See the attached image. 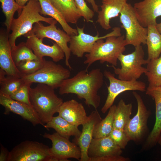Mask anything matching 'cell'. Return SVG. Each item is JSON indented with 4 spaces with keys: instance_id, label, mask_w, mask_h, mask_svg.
Returning <instances> with one entry per match:
<instances>
[{
    "instance_id": "cell-1",
    "label": "cell",
    "mask_w": 161,
    "mask_h": 161,
    "mask_svg": "<svg viewBox=\"0 0 161 161\" xmlns=\"http://www.w3.org/2000/svg\"><path fill=\"white\" fill-rule=\"evenodd\" d=\"M104 76L100 68L93 69L89 72L86 69L80 70L72 77L63 81L59 93L61 95L75 94L79 98L84 99L87 105L97 110L100 102L98 92L103 85Z\"/></svg>"
},
{
    "instance_id": "cell-2",
    "label": "cell",
    "mask_w": 161,
    "mask_h": 161,
    "mask_svg": "<svg viewBox=\"0 0 161 161\" xmlns=\"http://www.w3.org/2000/svg\"><path fill=\"white\" fill-rule=\"evenodd\" d=\"M54 89L46 84L40 83L30 89V104L44 124L50 121L54 114L58 113L63 103V99L55 94Z\"/></svg>"
},
{
    "instance_id": "cell-3",
    "label": "cell",
    "mask_w": 161,
    "mask_h": 161,
    "mask_svg": "<svg viewBox=\"0 0 161 161\" xmlns=\"http://www.w3.org/2000/svg\"><path fill=\"white\" fill-rule=\"evenodd\" d=\"M124 35L117 36L111 35L97 40L95 43L89 53L85 55L86 60L84 64L87 65L86 69L95 62L99 61L101 64L106 62L112 66H116L120 55L123 53L126 46Z\"/></svg>"
},
{
    "instance_id": "cell-4",
    "label": "cell",
    "mask_w": 161,
    "mask_h": 161,
    "mask_svg": "<svg viewBox=\"0 0 161 161\" xmlns=\"http://www.w3.org/2000/svg\"><path fill=\"white\" fill-rule=\"evenodd\" d=\"M41 7L38 1L31 0L23 7L18 18H14L12 22L9 34V40L11 49L16 46L17 38L30 31L35 23L45 22L49 24L55 20L52 18L44 17L40 13Z\"/></svg>"
},
{
    "instance_id": "cell-5",
    "label": "cell",
    "mask_w": 161,
    "mask_h": 161,
    "mask_svg": "<svg viewBox=\"0 0 161 161\" xmlns=\"http://www.w3.org/2000/svg\"><path fill=\"white\" fill-rule=\"evenodd\" d=\"M134 50L126 55L121 54L118 58L120 68L107 65L113 68L118 78L125 80H137L146 72V68L143 65L147 64L148 61L144 59V52L141 45L135 47Z\"/></svg>"
},
{
    "instance_id": "cell-6",
    "label": "cell",
    "mask_w": 161,
    "mask_h": 161,
    "mask_svg": "<svg viewBox=\"0 0 161 161\" xmlns=\"http://www.w3.org/2000/svg\"><path fill=\"white\" fill-rule=\"evenodd\" d=\"M55 62L45 60L43 66L36 72L22 76L24 82L46 84L54 89L59 88L65 80L69 78L70 70Z\"/></svg>"
},
{
    "instance_id": "cell-7",
    "label": "cell",
    "mask_w": 161,
    "mask_h": 161,
    "mask_svg": "<svg viewBox=\"0 0 161 161\" xmlns=\"http://www.w3.org/2000/svg\"><path fill=\"white\" fill-rule=\"evenodd\" d=\"M120 14L121 27L126 32L125 39L126 45H131L135 47L142 44H146L147 28L143 27L139 22L133 6L127 2Z\"/></svg>"
},
{
    "instance_id": "cell-8",
    "label": "cell",
    "mask_w": 161,
    "mask_h": 161,
    "mask_svg": "<svg viewBox=\"0 0 161 161\" xmlns=\"http://www.w3.org/2000/svg\"><path fill=\"white\" fill-rule=\"evenodd\" d=\"M122 149L109 136L93 138L89 147L88 155L90 161H128L121 155Z\"/></svg>"
},
{
    "instance_id": "cell-9",
    "label": "cell",
    "mask_w": 161,
    "mask_h": 161,
    "mask_svg": "<svg viewBox=\"0 0 161 161\" xmlns=\"http://www.w3.org/2000/svg\"><path fill=\"white\" fill-rule=\"evenodd\" d=\"M51 156L50 148L35 141L25 140L10 151L7 161H47Z\"/></svg>"
},
{
    "instance_id": "cell-10",
    "label": "cell",
    "mask_w": 161,
    "mask_h": 161,
    "mask_svg": "<svg viewBox=\"0 0 161 161\" xmlns=\"http://www.w3.org/2000/svg\"><path fill=\"white\" fill-rule=\"evenodd\" d=\"M44 137L50 140L52 143L50 148V161H68L72 158L80 160L81 152L79 147L69 139L59 135L57 132L52 134L45 133Z\"/></svg>"
},
{
    "instance_id": "cell-11",
    "label": "cell",
    "mask_w": 161,
    "mask_h": 161,
    "mask_svg": "<svg viewBox=\"0 0 161 161\" xmlns=\"http://www.w3.org/2000/svg\"><path fill=\"white\" fill-rule=\"evenodd\" d=\"M104 76L109 81L107 87L108 95L105 103L101 109L103 113H105L113 105L116 97L120 93L127 91H146V85L144 82L137 80L126 81L117 79L110 72L105 70Z\"/></svg>"
},
{
    "instance_id": "cell-12",
    "label": "cell",
    "mask_w": 161,
    "mask_h": 161,
    "mask_svg": "<svg viewBox=\"0 0 161 161\" xmlns=\"http://www.w3.org/2000/svg\"><path fill=\"white\" fill-rule=\"evenodd\" d=\"M58 21L55 20L48 26H45L41 22L36 23L30 31L39 38H48L56 43L64 51L65 57V64L70 69L72 67L69 63L71 52L68 43L71 39V36L64 30L57 28L55 24Z\"/></svg>"
},
{
    "instance_id": "cell-13",
    "label": "cell",
    "mask_w": 161,
    "mask_h": 161,
    "mask_svg": "<svg viewBox=\"0 0 161 161\" xmlns=\"http://www.w3.org/2000/svg\"><path fill=\"white\" fill-rule=\"evenodd\" d=\"M137 103V111L135 115L130 118L124 131L129 140L137 142L143 137L147 129V123L150 115L140 95L135 92H132Z\"/></svg>"
},
{
    "instance_id": "cell-14",
    "label": "cell",
    "mask_w": 161,
    "mask_h": 161,
    "mask_svg": "<svg viewBox=\"0 0 161 161\" xmlns=\"http://www.w3.org/2000/svg\"><path fill=\"white\" fill-rule=\"evenodd\" d=\"M84 27L80 28L77 27L78 34L72 35L69 42V48L73 55L79 58L83 57L86 53H89L91 51L95 43L97 40L105 39L111 35L117 36L122 35L120 27H115L110 32L102 36H99L97 32L95 36L85 33Z\"/></svg>"
},
{
    "instance_id": "cell-15",
    "label": "cell",
    "mask_w": 161,
    "mask_h": 161,
    "mask_svg": "<svg viewBox=\"0 0 161 161\" xmlns=\"http://www.w3.org/2000/svg\"><path fill=\"white\" fill-rule=\"evenodd\" d=\"M0 104L5 108V114L13 112L30 122L34 126L39 124L43 126H44L31 105L14 100L9 96L1 92Z\"/></svg>"
},
{
    "instance_id": "cell-16",
    "label": "cell",
    "mask_w": 161,
    "mask_h": 161,
    "mask_svg": "<svg viewBox=\"0 0 161 161\" xmlns=\"http://www.w3.org/2000/svg\"><path fill=\"white\" fill-rule=\"evenodd\" d=\"M24 36L27 38L26 42L28 45L40 60L47 56L57 62L63 60L65 56L62 48L55 42L53 43L52 46L46 45L43 43V39L38 38L30 31Z\"/></svg>"
},
{
    "instance_id": "cell-17",
    "label": "cell",
    "mask_w": 161,
    "mask_h": 161,
    "mask_svg": "<svg viewBox=\"0 0 161 161\" xmlns=\"http://www.w3.org/2000/svg\"><path fill=\"white\" fill-rule=\"evenodd\" d=\"M133 7L138 21L145 27L156 25L157 18L161 16V0H143L135 3Z\"/></svg>"
},
{
    "instance_id": "cell-18",
    "label": "cell",
    "mask_w": 161,
    "mask_h": 161,
    "mask_svg": "<svg viewBox=\"0 0 161 161\" xmlns=\"http://www.w3.org/2000/svg\"><path fill=\"white\" fill-rule=\"evenodd\" d=\"M88 116L87 121L82 125V131L80 135L78 138H75L74 141V143L80 149V161H90V158L88 155V149L93 138L95 126L102 120L97 110L92 111Z\"/></svg>"
},
{
    "instance_id": "cell-19",
    "label": "cell",
    "mask_w": 161,
    "mask_h": 161,
    "mask_svg": "<svg viewBox=\"0 0 161 161\" xmlns=\"http://www.w3.org/2000/svg\"><path fill=\"white\" fill-rule=\"evenodd\" d=\"M7 30L1 29L0 31V67L7 75L21 78L22 75L13 60L11 47L9 40Z\"/></svg>"
},
{
    "instance_id": "cell-20",
    "label": "cell",
    "mask_w": 161,
    "mask_h": 161,
    "mask_svg": "<svg viewBox=\"0 0 161 161\" xmlns=\"http://www.w3.org/2000/svg\"><path fill=\"white\" fill-rule=\"evenodd\" d=\"M58 113L69 122L78 127L86 122L89 118L82 104L73 99L63 102Z\"/></svg>"
},
{
    "instance_id": "cell-21",
    "label": "cell",
    "mask_w": 161,
    "mask_h": 161,
    "mask_svg": "<svg viewBox=\"0 0 161 161\" xmlns=\"http://www.w3.org/2000/svg\"><path fill=\"white\" fill-rule=\"evenodd\" d=\"M146 93L154 100L155 104V123L146 143L147 146L151 147L158 142L161 136V86H148L146 89Z\"/></svg>"
},
{
    "instance_id": "cell-22",
    "label": "cell",
    "mask_w": 161,
    "mask_h": 161,
    "mask_svg": "<svg viewBox=\"0 0 161 161\" xmlns=\"http://www.w3.org/2000/svg\"><path fill=\"white\" fill-rule=\"evenodd\" d=\"M127 0H102L101 10L98 13L97 22L104 29L111 28L110 21L119 16Z\"/></svg>"
},
{
    "instance_id": "cell-23",
    "label": "cell",
    "mask_w": 161,
    "mask_h": 161,
    "mask_svg": "<svg viewBox=\"0 0 161 161\" xmlns=\"http://www.w3.org/2000/svg\"><path fill=\"white\" fill-rule=\"evenodd\" d=\"M44 127L48 130L49 128L53 129L59 135L68 139L72 136L75 138L78 137L81 132L78 127L70 123L59 115L53 117Z\"/></svg>"
},
{
    "instance_id": "cell-24",
    "label": "cell",
    "mask_w": 161,
    "mask_h": 161,
    "mask_svg": "<svg viewBox=\"0 0 161 161\" xmlns=\"http://www.w3.org/2000/svg\"><path fill=\"white\" fill-rule=\"evenodd\" d=\"M41 10L40 14L48 15L56 20L61 25L63 30L70 35L78 34L77 29L71 27L66 21L61 13L52 4L49 0H38Z\"/></svg>"
},
{
    "instance_id": "cell-25",
    "label": "cell",
    "mask_w": 161,
    "mask_h": 161,
    "mask_svg": "<svg viewBox=\"0 0 161 161\" xmlns=\"http://www.w3.org/2000/svg\"><path fill=\"white\" fill-rule=\"evenodd\" d=\"M68 23L76 24L81 17L74 0H49Z\"/></svg>"
},
{
    "instance_id": "cell-26",
    "label": "cell",
    "mask_w": 161,
    "mask_h": 161,
    "mask_svg": "<svg viewBox=\"0 0 161 161\" xmlns=\"http://www.w3.org/2000/svg\"><path fill=\"white\" fill-rule=\"evenodd\" d=\"M148 33L146 44L147 45L148 61L159 57L161 53V34L156 25H151L147 27Z\"/></svg>"
},
{
    "instance_id": "cell-27",
    "label": "cell",
    "mask_w": 161,
    "mask_h": 161,
    "mask_svg": "<svg viewBox=\"0 0 161 161\" xmlns=\"http://www.w3.org/2000/svg\"><path fill=\"white\" fill-rule=\"evenodd\" d=\"M132 106L131 103H126L121 99L116 106L113 123V128L124 130L130 119L132 113Z\"/></svg>"
},
{
    "instance_id": "cell-28",
    "label": "cell",
    "mask_w": 161,
    "mask_h": 161,
    "mask_svg": "<svg viewBox=\"0 0 161 161\" xmlns=\"http://www.w3.org/2000/svg\"><path fill=\"white\" fill-rule=\"evenodd\" d=\"M21 78L7 75L0 69V92L10 96L24 83Z\"/></svg>"
},
{
    "instance_id": "cell-29",
    "label": "cell",
    "mask_w": 161,
    "mask_h": 161,
    "mask_svg": "<svg viewBox=\"0 0 161 161\" xmlns=\"http://www.w3.org/2000/svg\"><path fill=\"white\" fill-rule=\"evenodd\" d=\"M116 105H113L109 109L106 117L95 126L93 138H100L109 136L113 128L114 115Z\"/></svg>"
},
{
    "instance_id": "cell-30",
    "label": "cell",
    "mask_w": 161,
    "mask_h": 161,
    "mask_svg": "<svg viewBox=\"0 0 161 161\" xmlns=\"http://www.w3.org/2000/svg\"><path fill=\"white\" fill-rule=\"evenodd\" d=\"M147 64V71L145 74L148 79V86H161V55L148 61Z\"/></svg>"
},
{
    "instance_id": "cell-31",
    "label": "cell",
    "mask_w": 161,
    "mask_h": 161,
    "mask_svg": "<svg viewBox=\"0 0 161 161\" xmlns=\"http://www.w3.org/2000/svg\"><path fill=\"white\" fill-rule=\"evenodd\" d=\"M11 53L13 60L16 66L22 61L40 60L35 55L26 42H21L12 48Z\"/></svg>"
},
{
    "instance_id": "cell-32",
    "label": "cell",
    "mask_w": 161,
    "mask_h": 161,
    "mask_svg": "<svg viewBox=\"0 0 161 161\" xmlns=\"http://www.w3.org/2000/svg\"><path fill=\"white\" fill-rule=\"evenodd\" d=\"M2 11L5 17L4 24L6 30L9 32L10 27L15 13L17 11L18 16L21 13L23 7L18 5L15 0H0Z\"/></svg>"
},
{
    "instance_id": "cell-33",
    "label": "cell",
    "mask_w": 161,
    "mask_h": 161,
    "mask_svg": "<svg viewBox=\"0 0 161 161\" xmlns=\"http://www.w3.org/2000/svg\"><path fill=\"white\" fill-rule=\"evenodd\" d=\"M45 59L25 60L20 62L16 66L22 76L32 74L43 66Z\"/></svg>"
},
{
    "instance_id": "cell-34",
    "label": "cell",
    "mask_w": 161,
    "mask_h": 161,
    "mask_svg": "<svg viewBox=\"0 0 161 161\" xmlns=\"http://www.w3.org/2000/svg\"><path fill=\"white\" fill-rule=\"evenodd\" d=\"M32 84L25 82L10 97L12 99L31 105L29 100V90Z\"/></svg>"
},
{
    "instance_id": "cell-35",
    "label": "cell",
    "mask_w": 161,
    "mask_h": 161,
    "mask_svg": "<svg viewBox=\"0 0 161 161\" xmlns=\"http://www.w3.org/2000/svg\"><path fill=\"white\" fill-rule=\"evenodd\" d=\"M109 136L121 149H124L130 141L124 130L113 128Z\"/></svg>"
},
{
    "instance_id": "cell-36",
    "label": "cell",
    "mask_w": 161,
    "mask_h": 161,
    "mask_svg": "<svg viewBox=\"0 0 161 161\" xmlns=\"http://www.w3.org/2000/svg\"><path fill=\"white\" fill-rule=\"evenodd\" d=\"M77 9L81 17L87 22L91 21L95 15L94 11L87 5L84 0H74Z\"/></svg>"
},
{
    "instance_id": "cell-37",
    "label": "cell",
    "mask_w": 161,
    "mask_h": 161,
    "mask_svg": "<svg viewBox=\"0 0 161 161\" xmlns=\"http://www.w3.org/2000/svg\"><path fill=\"white\" fill-rule=\"evenodd\" d=\"M0 161H7L10 151L1 144Z\"/></svg>"
},
{
    "instance_id": "cell-38",
    "label": "cell",
    "mask_w": 161,
    "mask_h": 161,
    "mask_svg": "<svg viewBox=\"0 0 161 161\" xmlns=\"http://www.w3.org/2000/svg\"><path fill=\"white\" fill-rule=\"evenodd\" d=\"M92 6L94 11L98 13L99 11L98 6L96 4L95 0H86Z\"/></svg>"
},
{
    "instance_id": "cell-39",
    "label": "cell",
    "mask_w": 161,
    "mask_h": 161,
    "mask_svg": "<svg viewBox=\"0 0 161 161\" xmlns=\"http://www.w3.org/2000/svg\"><path fill=\"white\" fill-rule=\"evenodd\" d=\"M16 2L20 6L23 7L29 1L31 0H15ZM38 1V0H35Z\"/></svg>"
},
{
    "instance_id": "cell-40",
    "label": "cell",
    "mask_w": 161,
    "mask_h": 161,
    "mask_svg": "<svg viewBox=\"0 0 161 161\" xmlns=\"http://www.w3.org/2000/svg\"><path fill=\"white\" fill-rule=\"evenodd\" d=\"M156 26L158 31L161 34V22L159 23H157Z\"/></svg>"
},
{
    "instance_id": "cell-41",
    "label": "cell",
    "mask_w": 161,
    "mask_h": 161,
    "mask_svg": "<svg viewBox=\"0 0 161 161\" xmlns=\"http://www.w3.org/2000/svg\"><path fill=\"white\" fill-rule=\"evenodd\" d=\"M158 143L160 145H161V136L160 137L158 140Z\"/></svg>"
},
{
    "instance_id": "cell-42",
    "label": "cell",
    "mask_w": 161,
    "mask_h": 161,
    "mask_svg": "<svg viewBox=\"0 0 161 161\" xmlns=\"http://www.w3.org/2000/svg\"></svg>"
}]
</instances>
